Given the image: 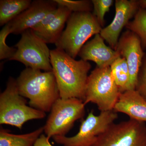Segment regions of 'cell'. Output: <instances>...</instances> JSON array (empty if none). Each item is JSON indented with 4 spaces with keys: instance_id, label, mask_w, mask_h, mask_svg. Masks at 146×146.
I'll return each mask as SVG.
<instances>
[{
    "instance_id": "obj_1",
    "label": "cell",
    "mask_w": 146,
    "mask_h": 146,
    "mask_svg": "<svg viewBox=\"0 0 146 146\" xmlns=\"http://www.w3.org/2000/svg\"><path fill=\"white\" fill-rule=\"evenodd\" d=\"M50 63L60 98H76L84 102L90 63L82 59L76 60L56 48L50 51Z\"/></svg>"
},
{
    "instance_id": "obj_2",
    "label": "cell",
    "mask_w": 146,
    "mask_h": 146,
    "mask_svg": "<svg viewBox=\"0 0 146 146\" xmlns=\"http://www.w3.org/2000/svg\"><path fill=\"white\" fill-rule=\"evenodd\" d=\"M19 94L29 100L30 106L49 112L60 98L57 82L52 72L26 68L16 80Z\"/></svg>"
},
{
    "instance_id": "obj_3",
    "label": "cell",
    "mask_w": 146,
    "mask_h": 146,
    "mask_svg": "<svg viewBox=\"0 0 146 146\" xmlns=\"http://www.w3.org/2000/svg\"><path fill=\"white\" fill-rule=\"evenodd\" d=\"M102 29L91 12L72 13L66 28L56 43V48L75 59L86 41L93 35L100 34Z\"/></svg>"
},
{
    "instance_id": "obj_4",
    "label": "cell",
    "mask_w": 146,
    "mask_h": 146,
    "mask_svg": "<svg viewBox=\"0 0 146 146\" xmlns=\"http://www.w3.org/2000/svg\"><path fill=\"white\" fill-rule=\"evenodd\" d=\"M19 94L16 80L10 77L6 88L0 95V124L16 127L20 129L30 120L45 118L46 112L27 105Z\"/></svg>"
},
{
    "instance_id": "obj_5",
    "label": "cell",
    "mask_w": 146,
    "mask_h": 146,
    "mask_svg": "<svg viewBox=\"0 0 146 146\" xmlns=\"http://www.w3.org/2000/svg\"><path fill=\"white\" fill-rule=\"evenodd\" d=\"M120 94L110 67H96L88 76L84 103L85 105L89 103L96 105L100 112L111 111Z\"/></svg>"
},
{
    "instance_id": "obj_6",
    "label": "cell",
    "mask_w": 146,
    "mask_h": 146,
    "mask_svg": "<svg viewBox=\"0 0 146 146\" xmlns=\"http://www.w3.org/2000/svg\"><path fill=\"white\" fill-rule=\"evenodd\" d=\"M83 100L76 98H59L51 110L50 113L44 128L48 138L56 136H64L70 130L76 121L85 115Z\"/></svg>"
},
{
    "instance_id": "obj_7",
    "label": "cell",
    "mask_w": 146,
    "mask_h": 146,
    "mask_svg": "<svg viewBox=\"0 0 146 146\" xmlns=\"http://www.w3.org/2000/svg\"><path fill=\"white\" fill-rule=\"evenodd\" d=\"M16 51L9 60L19 61L26 68L52 72L50 51L47 44L32 29L26 31L15 46Z\"/></svg>"
},
{
    "instance_id": "obj_8",
    "label": "cell",
    "mask_w": 146,
    "mask_h": 146,
    "mask_svg": "<svg viewBox=\"0 0 146 146\" xmlns=\"http://www.w3.org/2000/svg\"><path fill=\"white\" fill-rule=\"evenodd\" d=\"M117 118V113L114 110L101 112L98 115H94L92 110L82 122L79 130L75 136L70 137L56 136L52 138L56 143L63 146H91L97 137Z\"/></svg>"
},
{
    "instance_id": "obj_9",
    "label": "cell",
    "mask_w": 146,
    "mask_h": 146,
    "mask_svg": "<svg viewBox=\"0 0 146 146\" xmlns=\"http://www.w3.org/2000/svg\"><path fill=\"white\" fill-rule=\"evenodd\" d=\"M91 146H146V125L129 119L110 126Z\"/></svg>"
},
{
    "instance_id": "obj_10",
    "label": "cell",
    "mask_w": 146,
    "mask_h": 146,
    "mask_svg": "<svg viewBox=\"0 0 146 146\" xmlns=\"http://www.w3.org/2000/svg\"><path fill=\"white\" fill-rule=\"evenodd\" d=\"M116 50L125 58L128 66L130 80L128 91L135 90L138 73L145 54L141 39L136 33L127 30L120 36Z\"/></svg>"
},
{
    "instance_id": "obj_11",
    "label": "cell",
    "mask_w": 146,
    "mask_h": 146,
    "mask_svg": "<svg viewBox=\"0 0 146 146\" xmlns=\"http://www.w3.org/2000/svg\"><path fill=\"white\" fill-rule=\"evenodd\" d=\"M115 14L111 23L102 29L100 35L111 48L116 50L121 32L132 18H134L139 9L136 0H116Z\"/></svg>"
},
{
    "instance_id": "obj_12",
    "label": "cell",
    "mask_w": 146,
    "mask_h": 146,
    "mask_svg": "<svg viewBox=\"0 0 146 146\" xmlns=\"http://www.w3.org/2000/svg\"><path fill=\"white\" fill-rule=\"evenodd\" d=\"M58 6L54 1H33L28 8L8 23L11 33L22 34L26 31L31 29L39 23L50 11L57 8Z\"/></svg>"
},
{
    "instance_id": "obj_13",
    "label": "cell",
    "mask_w": 146,
    "mask_h": 146,
    "mask_svg": "<svg viewBox=\"0 0 146 146\" xmlns=\"http://www.w3.org/2000/svg\"><path fill=\"white\" fill-rule=\"evenodd\" d=\"M104 41L100 34L96 35L84 45L78 55L84 61H94L98 68L110 67L121 56L117 50L106 44Z\"/></svg>"
},
{
    "instance_id": "obj_14",
    "label": "cell",
    "mask_w": 146,
    "mask_h": 146,
    "mask_svg": "<svg viewBox=\"0 0 146 146\" xmlns=\"http://www.w3.org/2000/svg\"><path fill=\"white\" fill-rule=\"evenodd\" d=\"M114 110L127 115L131 119L146 122V101L135 90L121 93Z\"/></svg>"
},
{
    "instance_id": "obj_15",
    "label": "cell",
    "mask_w": 146,
    "mask_h": 146,
    "mask_svg": "<svg viewBox=\"0 0 146 146\" xmlns=\"http://www.w3.org/2000/svg\"><path fill=\"white\" fill-rule=\"evenodd\" d=\"M58 14L49 25L40 32L35 33L46 44L57 42L63 33L65 24L72 12L64 7L58 6Z\"/></svg>"
},
{
    "instance_id": "obj_16",
    "label": "cell",
    "mask_w": 146,
    "mask_h": 146,
    "mask_svg": "<svg viewBox=\"0 0 146 146\" xmlns=\"http://www.w3.org/2000/svg\"><path fill=\"white\" fill-rule=\"evenodd\" d=\"M44 131L42 127L33 132L18 135L1 127L0 146H33Z\"/></svg>"
},
{
    "instance_id": "obj_17",
    "label": "cell",
    "mask_w": 146,
    "mask_h": 146,
    "mask_svg": "<svg viewBox=\"0 0 146 146\" xmlns=\"http://www.w3.org/2000/svg\"><path fill=\"white\" fill-rule=\"evenodd\" d=\"M31 0H1L0 26L7 25L27 9Z\"/></svg>"
},
{
    "instance_id": "obj_18",
    "label": "cell",
    "mask_w": 146,
    "mask_h": 146,
    "mask_svg": "<svg viewBox=\"0 0 146 146\" xmlns=\"http://www.w3.org/2000/svg\"><path fill=\"white\" fill-rule=\"evenodd\" d=\"M111 74L120 93L128 91L130 75L126 60L119 56L110 66Z\"/></svg>"
},
{
    "instance_id": "obj_19",
    "label": "cell",
    "mask_w": 146,
    "mask_h": 146,
    "mask_svg": "<svg viewBox=\"0 0 146 146\" xmlns=\"http://www.w3.org/2000/svg\"><path fill=\"white\" fill-rule=\"evenodd\" d=\"M126 28L133 32L141 39L143 49H146V9H139L136 16Z\"/></svg>"
},
{
    "instance_id": "obj_20",
    "label": "cell",
    "mask_w": 146,
    "mask_h": 146,
    "mask_svg": "<svg viewBox=\"0 0 146 146\" xmlns=\"http://www.w3.org/2000/svg\"><path fill=\"white\" fill-rule=\"evenodd\" d=\"M58 6L64 7L75 12H91L93 8L91 1L88 0L71 1V0H54Z\"/></svg>"
},
{
    "instance_id": "obj_21",
    "label": "cell",
    "mask_w": 146,
    "mask_h": 146,
    "mask_svg": "<svg viewBox=\"0 0 146 146\" xmlns=\"http://www.w3.org/2000/svg\"><path fill=\"white\" fill-rule=\"evenodd\" d=\"M11 33L10 27L8 24L3 28L0 32V59H8L11 58L16 51L14 47L9 46L6 43V39L7 36Z\"/></svg>"
},
{
    "instance_id": "obj_22",
    "label": "cell",
    "mask_w": 146,
    "mask_h": 146,
    "mask_svg": "<svg viewBox=\"0 0 146 146\" xmlns=\"http://www.w3.org/2000/svg\"><path fill=\"white\" fill-rule=\"evenodd\" d=\"M94 12L93 14L96 18L102 27L104 25V16L109 11L113 4V0H92L91 1Z\"/></svg>"
},
{
    "instance_id": "obj_23",
    "label": "cell",
    "mask_w": 146,
    "mask_h": 146,
    "mask_svg": "<svg viewBox=\"0 0 146 146\" xmlns=\"http://www.w3.org/2000/svg\"><path fill=\"white\" fill-rule=\"evenodd\" d=\"M135 90L146 101V53L138 73Z\"/></svg>"
},
{
    "instance_id": "obj_24",
    "label": "cell",
    "mask_w": 146,
    "mask_h": 146,
    "mask_svg": "<svg viewBox=\"0 0 146 146\" xmlns=\"http://www.w3.org/2000/svg\"><path fill=\"white\" fill-rule=\"evenodd\" d=\"M59 12V8H57L51 11L43 18L40 22L31 29L35 33L40 32L48 26L54 21Z\"/></svg>"
},
{
    "instance_id": "obj_25",
    "label": "cell",
    "mask_w": 146,
    "mask_h": 146,
    "mask_svg": "<svg viewBox=\"0 0 146 146\" xmlns=\"http://www.w3.org/2000/svg\"><path fill=\"white\" fill-rule=\"evenodd\" d=\"M49 139L46 135L42 134L37 139L33 146H52L50 143Z\"/></svg>"
},
{
    "instance_id": "obj_26",
    "label": "cell",
    "mask_w": 146,
    "mask_h": 146,
    "mask_svg": "<svg viewBox=\"0 0 146 146\" xmlns=\"http://www.w3.org/2000/svg\"><path fill=\"white\" fill-rule=\"evenodd\" d=\"M140 8L146 9V0L138 1Z\"/></svg>"
}]
</instances>
